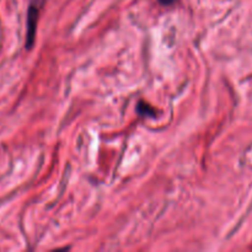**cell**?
I'll return each mask as SVG.
<instances>
[{
	"mask_svg": "<svg viewBox=\"0 0 252 252\" xmlns=\"http://www.w3.org/2000/svg\"><path fill=\"white\" fill-rule=\"evenodd\" d=\"M175 1H176V0H159L160 4H162V5H171V4H174Z\"/></svg>",
	"mask_w": 252,
	"mask_h": 252,
	"instance_id": "7a4b0ae2",
	"label": "cell"
},
{
	"mask_svg": "<svg viewBox=\"0 0 252 252\" xmlns=\"http://www.w3.org/2000/svg\"><path fill=\"white\" fill-rule=\"evenodd\" d=\"M44 0H33L29 7V14H27V32H26V48H32V44L34 42V34H36V26L38 21L39 10Z\"/></svg>",
	"mask_w": 252,
	"mask_h": 252,
	"instance_id": "6da1fadb",
	"label": "cell"
}]
</instances>
